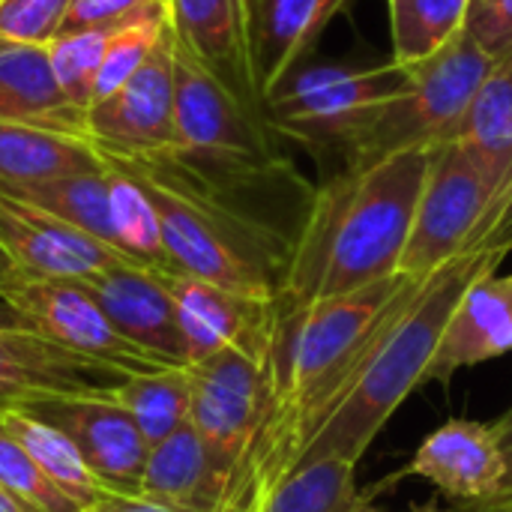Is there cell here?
Returning a JSON list of instances; mask_svg holds the SVG:
<instances>
[{
    "mask_svg": "<svg viewBox=\"0 0 512 512\" xmlns=\"http://www.w3.org/2000/svg\"><path fill=\"white\" fill-rule=\"evenodd\" d=\"M189 423L231 471L252 447L267 414L264 366L243 351L225 348L189 366Z\"/></svg>",
    "mask_w": 512,
    "mask_h": 512,
    "instance_id": "10",
    "label": "cell"
},
{
    "mask_svg": "<svg viewBox=\"0 0 512 512\" xmlns=\"http://www.w3.org/2000/svg\"><path fill=\"white\" fill-rule=\"evenodd\" d=\"M0 300L12 309L21 327L45 336L48 342L78 357L105 363L126 375H144L174 366L117 333L105 312L96 306V300L72 279L18 276L0 294Z\"/></svg>",
    "mask_w": 512,
    "mask_h": 512,
    "instance_id": "8",
    "label": "cell"
},
{
    "mask_svg": "<svg viewBox=\"0 0 512 512\" xmlns=\"http://www.w3.org/2000/svg\"><path fill=\"white\" fill-rule=\"evenodd\" d=\"M231 477L234 471L222 465L192 423H186L150 447L138 498L180 512H219Z\"/></svg>",
    "mask_w": 512,
    "mask_h": 512,
    "instance_id": "19",
    "label": "cell"
},
{
    "mask_svg": "<svg viewBox=\"0 0 512 512\" xmlns=\"http://www.w3.org/2000/svg\"><path fill=\"white\" fill-rule=\"evenodd\" d=\"M402 477L429 480L450 504L495 501L504 486V456L495 429L477 420L444 423L420 444L408 468L387 483Z\"/></svg>",
    "mask_w": 512,
    "mask_h": 512,
    "instance_id": "16",
    "label": "cell"
},
{
    "mask_svg": "<svg viewBox=\"0 0 512 512\" xmlns=\"http://www.w3.org/2000/svg\"><path fill=\"white\" fill-rule=\"evenodd\" d=\"M351 512H381L378 507H372V495H363L357 504H354V510Z\"/></svg>",
    "mask_w": 512,
    "mask_h": 512,
    "instance_id": "41",
    "label": "cell"
},
{
    "mask_svg": "<svg viewBox=\"0 0 512 512\" xmlns=\"http://www.w3.org/2000/svg\"><path fill=\"white\" fill-rule=\"evenodd\" d=\"M0 123L36 126L90 141L87 111L75 108L60 93L48 45L0 39Z\"/></svg>",
    "mask_w": 512,
    "mask_h": 512,
    "instance_id": "20",
    "label": "cell"
},
{
    "mask_svg": "<svg viewBox=\"0 0 512 512\" xmlns=\"http://www.w3.org/2000/svg\"><path fill=\"white\" fill-rule=\"evenodd\" d=\"M0 192L15 198V201L30 204L36 210H42V213H48V216L72 225V228H78L81 234L111 246L114 252H120L117 234H114V222H111V180H108V168L105 171L54 177V180H39V183L0 186Z\"/></svg>",
    "mask_w": 512,
    "mask_h": 512,
    "instance_id": "24",
    "label": "cell"
},
{
    "mask_svg": "<svg viewBox=\"0 0 512 512\" xmlns=\"http://www.w3.org/2000/svg\"><path fill=\"white\" fill-rule=\"evenodd\" d=\"M162 276L174 297L186 366L201 363L225 348L243 351L246 357L264 363L276 300H255L183 273Z\"/></svg>",
    "mask_w": 512,
    "mask_h": 512,
    "instance_id": "12",
    "label": "cell"
},
{
    "mask_svg": "<svg viewBox=\"0 0 512 512\" xmlns=\"http://www.w3.org/2000/svg\"><path fill=\"white\" fill-rule=\"evenodd\" d=\"M111 402H117L132 417V423L153 447L189 423V408H192L189 366H168L159 372L129 375L114 390Z\"/></svg>",
    "mask_w": 512,
    "mask_h": 512,
    "instance_id": "26",
    "label": "cell"
},
{
    "mask_svg": "<svg viewBox=\"0 0 512 512\" xmlns=\"http://www.w3.org/2000/svg\"><path fill=\"white\" fill-rule=\"evenodd\" d=\"M126 378V372L78 357L27 327L0 330V405L57 396L111 399Z\"/></svg>",
    "mask_w": 512,
    "mask_h": 512,
    "instance_id": "13",
    "label": "cell"
},
{
    "mask_svg": "<svg viewBox=\"0 0 512 512\" xmlns=\"http://www.w3.org/2000/svg\"><path fill=\"white\" fill-rule=\"evenodd\" d=\"M18 276H21V273H18V267H15V264H12V258L0 249V294H3V291H6Z\"/></svg>",
    "mask_w": 512,
    "mask_h": 512,
    "instance_id": "39",
    "label": "cell"
},
{
    "mask_svg": "<svg viewBox=\"0 0 512 512\" xmlns=\"http://www.w3.org/2000/svg\"><path fill=\"white\" fill-rule=\"evenodd\" d=\"M84 512H180L162 504H153L147 498L138 495H117V492H105L99 501H93L90 507H84Z\"/></svg>",
    "mask_w": 512,
    "mask_h": 512,
    "instance_id": "35",
    "label": "cell"
},
{
    "mask_svg": "<svg viewBox=\"0 0 512 512\" xmlns=\"http://www.w3.org/2000/svg\"><path fill=\"white\" fill-rule=\"evenodd\" d=\"M6 327H21V324H18V318L12 315V309L0 300V330H6Z\"/></svg>",
    "mask_w": 512,
    "mask_h": 512,
    "instance_id": "40",
    "label": "cell"
},
{
    "mask_svg": "<svg viewBox=\"0 0 512 512\" xmlns=\"http://www.w3.org/2000/svg\"><path fill=\"white\" fill-rule=\"evenodd\" d=\"M72 0H0V39L51 45L66 21Z\"/></svg>",
    "mask_w": 512,
    "mask_h": 512,
    "instance_id": "32",
    "label": "cell"
},
{
    "mask_svg": "<svg viewBox=\"0 0 512 512\" xmlns=\"http://www.w3.org/2000/svg\"><path fill=\"white\" fill-rule=\"evenodd\" d=\"M78 285L96 300L117 333L165 363L186 366L174 297L162 273L138 264H114L102 273L78 279Z\"/></svg>",
    "mask_w": 512,
    "mask_h": 512,
    "instance_id": "15",
    "label": "cell"
},
{
    "mask_svg": "<svg viewBox=\"0 0 512 512\" xmlns=\"http://www.w3.org/2000/svg\"><path fill=\"white\" fill-rule=\"evenodd\" d=\"M105 168L108 159L87 138L21 123H0V186L39 183Z\"/></svg>",
    "mask_w": 512,
    "mask_h": 512,
    "instance_id": "22",
    "label": "cell"
},
{
    "mask_svg": "<svg viewBox=\"0 0 512 512\" xmlns=\"http://www.w3.org/2000/svg\"><path fill=\"white\" fill-rule=\"evenodd\" d=\"M447 512H512V495L483 501V504H453V510Z\"/></svg>",
    "mask_w": 512,
    "mask_h": 512,
    "instance_id": "37",
    "label": "cell"
},
{
    "mask_svg": "<svg viewBox=\"0 0 512 512\" xmlns=\"http://www.w3.org/2000/svg\"><path fill=\"white\" fill-rule=\"evenodd\" d=\"M258 3H261V0H252V18H255V9H258Z\"/></svg>",
    "mask_w": 512,
    "mask_h": 512,
    "instance_id": "42",
    "label": "cell"
},
{
    "mask_svg": "<svg viewBox=\"0 0 512 512\" xmlns=\"http://www.w3.org/2000/svg\"><path fill=\"white\" fill-rule=\"evenodd\" d=\"M456 141L498 192H512V57L492 66Z\"/></svg>",
    "mask_w": 512,
    "mask_h": 512,
    "instance_id": "23",
    "label": "cell"
},
{
    "mask_svg": "<svg viewBox=\"0 0 512 512\" xmlns=\"http://www.w3.org/2000/svg\"><path fill=\"white\" fill-rule=\"evenodd\" d=\"M0 423L6 432L24 447V453L36 462V468L75 504L90 507L99 501L108 489L96 480V474L87 468L78 447L69 441L66 432H60L54 423L30 414L21 405H0Z\"/></svg>",
    "mask_w": 512,
    "mask_h": 512,
    "instance_id": "25",
    "label": "cell"
},
{
    "mask_svg": "<svg viewBox=\"0 0 512 512\" xmlns=\"http://www.w3.org/2000/svg\"><path fill=\"white\" fill-rule=\"evenodd\" d=\"M87 126L90 141L105 159L147 165L177 159L171 24L147 63L117 93L87 111Z\"/></svg>",
    "mask_w": 512,
    "mask_h": 512,
    "instance_id": "9",
    "label": "cell"
},
{
    "mask_svg": "<svg viewBox=\"0 0 512 512\" xmlns=\"http://www.w3.org/2000/svg\"><path fill=\"white\" fill-rule=\"evenodd\" d=\"M465 33L495 63L512 57V0H471Z\"/></svg>",
    "mask_w": 512,
    "mask_h": 512,
    "instance_id": "33",
    "label": "cell"
},
{
    "mask_svg": "<svg viewBox=\"0 0 512 512\" xmlns=\"http://www.w3.org/2000/svg\"><path fill=\"white\" fill-rule=\"evenodd\" d=\"M504 231H512V192H498L459 141L441 144L429 156L399 273L423 279Z\"/></svg>",
    "mask_w": 512,
    "mask_h": 512,
    "instance_id": "5",
    "label": "cell"
},
{
    "mask_svg": "<svg viewBox=\"0 0 512 512\" xmlns=\"http://www.w3.org/2000/svg\"><path fill=\"white\" fill-rule=\"evenodd\" d=\"M510 249L512 231H504L456 255L429 276L408 279L384 324L378 327L369 351L363 354L357 372L306 441L297 465L345 462L357 468L399 405L417 387H423L456 303L477 279L492 276Z\"/></svg>",
    "mask_w": 512,
    "mask_h": 512,
    "instance_id": "1",
    "label": "cell"
},
{
    "mask_svg": "<svg viewBox=\"0 0 512 512\" xmlns=\"http://www.w3.org/2000/svg\"><path fill=\"white\" fill-rule=\"evenodd\" d=\"M174 123L177 159H201L225 171H255L270 165V144L264 141L249 105L177 36Z\"/></svg>",
    "mask_w": 512,
    "mask_h": 512,
    "instance_id": "7",
    "label": "cell"
},
{
    "mask_svg": "<svg viewBox=\"0 0 512 512\" xmlns=\"http://www.w3.org/2000/svg\"><path fill=\"white\" fill-rule=\"evenodd\" d=\"M147 3H153V0H72L60 33H78V30L123 24L126 18L141 12Z\"/></svg>",
    "mask_w": 512,
    "mask_h": 512,
    "instance_id": "34",
    "label": "cell"
},
{
    "mask_svg": "<svg viewBox=\"0 0 512 512\" xmlns=\"http://www.w3.org/2000/svg\"><path fill=\"white\" fill-rule=\"evenodd\" d=\"M117 27L120 24L78 30V33H60L48 45V60H51V69H54L57 87L81 111H90L93 108L96 75H99V66H102L108 39L114 36Z\"/></svg>",
    "mask_w": 512,
    "mask_h": 512,
    "instance_id": "30",
    "label": "cell"
},
{
    "mask_svg": "<svg viewBox=\"0 0 512 512\" xmlns=\"http://www.w3.org/2000/svg\"><path fill=\"white\" fill-rule=\"evenodd\" d=\"M117 162V159H108ZM147 192L174 273L213 282L219 288L276 300L285 264L270 249L264 231L222 204L162 177L147 162H117Z\"/></svg>",
    "mask_w": 512,
    "mask_h": 512,
    "instance_id": "3",
    "label": "cell"
},
{
    "mask_svg": "<svg viewBox=\"0 0 512 512\" xmlns=\"http://www.w3.org/2000/svg\"><path fill=\"white\" fill-rule=\"evenodd\" d=\"M174 36L246 105L261 99L252 75V0H168Z\"/></svg>",
    "mask_w": 512,
    "mask_h": 512,
    "instance_id": "17",
    "label": "cell"
},
{
    "mask_svg": "<svg viewBox=\"0 0 512 512\" xmlns=\"http://www.w3.org/2000/svg\"><path fill=\"white\" fill-rule=\"evenodd\" d=\"M348 0H261L252 18V75L261 102L300 66Z\"/></svg>",
    "mask_w": 512,
    "mask_h": 512,
    "instance_id": "21",
    "label": "cell"
},
{
    "mask_svg": "<svg viewBox=\"0 0 512 512\" xmlns=\"http://www.w3.org/2000/svg\"><path fill=\"white\" fill-rule=\"evenodd\" d=\"M0 249L21 276L33 279H87L114 264H132L111 246L78 228L0 192Z\"/></svg>",
    "mask_w": 512,
    "mask_h": 512,
    "instance_id": "14",
    "label": "cell"
},
{
    "mask_svg": "<svg viewBox=\"0 0 512 512\" xmlns=\"http://www.w3.org/2000/svg\"><path fill=\"white\" fill-rule=\"evenodd\" d=\"M411 72L399 63L348 69L336 63L297 66L267 99V123L309 147L345 153L372 126L378 111L408 87Z\"/></svg>",
    "mask_w": 512,
    "mask_h": 512,
    "instance_id": "6",
    "label": "cell"
},
{
    "mask_svg": "<svg viewBox=\"0 0 512 512\" xmlns=\"http://www.w3.org/2000/svg\"><path fill=\"white\" fill-rule=\"evenodd\" d=\"M432 150L345 165L312 198L288 252L279 297L321 303L399 276Z\"/></svg>",
    "mask_w": 512,
    "mask_h": 512,
    "instance_id": "2",
    "label": "cell"
},
{
    "mask_svg": "<svg viewBox=\"0 0 512 512\" xmlns=\"http://www.w3.org/2000/svg\"><path fill=\"white\" fill-rule=\"evenodd\" d=\"M393 63L414 69L444 51L462 30L471 0H387Z\"/></svg>",
    "mask_w": 512,
    "mask_h": 512,
    "instance_id": "27",
    "label": "cell"
},
{
    "mask_svg": "<svg viewBox=\"0 0 512 512\" xmlns=\"http://www.w3.org/2000/svg\"><path fill=\"white\" fill-rule=\"evenodd\" d=\"M30 414L54 423L84 456L96 480L117 495H138L150 444L132 417L111 399L96 396H57L15 402Z\"/></svg>",
    "mask_w": 512,
    "mask_h": 512,
    "instance_id": "11",
    "label": "cell"
},
{
    "mask_svg": "<svg viewBox=\"0 0 512 512\" xmlns=\"http://www.w3.org/2000/svg\"><path fill=\"white\" fill-rule=\"evenodd\" d=\"M495 60L462 30L444 51L408 69V87L390 99L348 150V165H372L399 150H435L459 138L462 120Z\"/></svg>",
    "mask_w": 512,
    "mask_h": 512,
    "instance_id": "4",
    "label": "cell"
},
{
    "mask_svg": "<svg viewBox=\"0 0 512 512\" xmlns=\"http://www.w3.org/2000/svg\"><path fill=\"white\" fill-rule=\"evenodd\" d=\"M0 486L42 512H84L66 492H60L24 453V447L0 423Z\"/></svg>",
    "mask_w": 512,
    "mask_h": 512,
    "instance_id": "31",
    "label": "cell"
},
{
    "mask_svg": "<svg viewBox=\"0 0 512 512\" xmlns=\"http://www.w3.org/2000/svg\"><path fill=\"white\" fill-rule=\"evenodd\" d=\"M108 180H111V222H114L120 252L147 270L174 273L165 243H162L159 216L147 192L117 162H108Z\"/></svg>",
    "mask_w": 512,
    "mask_h": 512,
    "instance_id": "29",
    "label": "cell"
},
{
    "mask_svg": "<svg viewBox=\"0 0 512 512\" xmlns=\"http://www.w3.org/2000/svg\"><path fill=\"white\" fill-rule=\"evenodd\" d=\"M492 429H495V438H498V447L504 456V486H501L498 498H507L512 495V408L498 423H492Z\"/></svg>",
    "mask_w": 512,
    "mask_h": 512,
    "instance_id": "36",
    "label": "cell"
},
{
    "mask_svg": "<svg viewBox=\"0 0 512 512\" xmlns=\"http://www.w3.org/2000/svg\"><path fill=\"white\" fill-rule=\"evenodd\" d=\"M354 471L345 462L297 465L249 512H351L363 498Z\"/></svg>",
    "mask_w": 512,
    "mask_h": 512,
    "instance_id": "28",
    "label": "cell"
},
{
    "mask_svg": "<svg viewBox=\"0 0 512 512\" xmlns=\"http://www.w3.org/2000/svg\"><path fill=\"white\" fill-rule=\"evenodd\" d=\"M0 512H42V510H36L33 504H27L24 498H18V495L6 492V489L0 486Z\"/></svg>",
    "mask_w": 512,
    "mask_h": 512,
    "instance_id": "38",
    "label": "cell"
},
{
    "mask_svg": "<svg viewBox=\"0 0 512 512\" xmlns=\"http://www.w3.org/2000/svg\"><path fill=\"white\" fill-rule=\"evenodd\" d=\"M512 351V273L483 276L456 303L423 384H450L456 372Z\"/></svg>",
    "mask_w": 512,
    "mask_h": 512,
    "instance_id": "18",
    "label": "cell"
}]
</instances>
